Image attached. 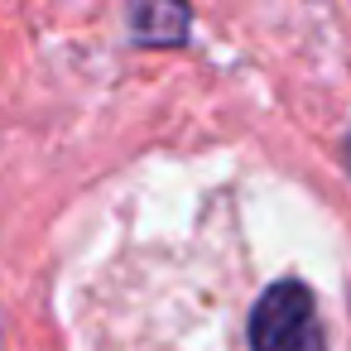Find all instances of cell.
<instances>
[{
  "instance_id": "cell-1",
  "label": "cell",
  "mask_w": 351,
  "mask_h": 351,
  "mask_svg": "<svg viewBox=\"0 0 351 351\" xmlns=\"http://www.w3.org/2000/svg\"><path fill=\"white\" fill-rule=\"evenodd\" d=\"M250 346L255 351H327L317 303L303 279H279L260 293L250 313Z\"/></svg>"
},
{
  "instance_id": "cell-2",
  "label": "cell",
  "mask_w": 351,
  "mask_h": 351,
  "mask_svg": "<svg viewBox=\"0 0 351 351\" xmlns=\"http://www.w3.org/2000/svg\"><path fill=\"white\" fill-rule=\"evenodd\" d=\"M193 15L183 5H135L130 10V34L135 44H183Z\"/></svg>"
},
{
  "instance_id": "cell-3",
  "label": "cell",
  "mask_w": 351,
  "mask_h": 351,
  "mask_svg": "<svg viewBox=\"0 0 351 351\" xmlns=\"http://www.w3.org/2000/svg\"><path fill=\"white\" fill-rule=\"evenodd\" d=\"M341 154H346V173H351V135H346V145H341Z\"/></svg>"
}]
</instances>
